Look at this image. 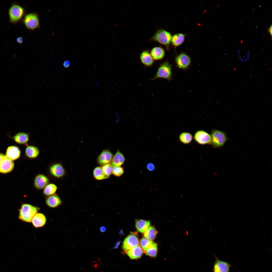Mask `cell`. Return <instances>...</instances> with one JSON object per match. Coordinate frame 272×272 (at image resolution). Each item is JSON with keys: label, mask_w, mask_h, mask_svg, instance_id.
Listing matches in <instances>:
<instances>
[{"label": "cell", "mask_w": 272, "mask_h": 272, "mask_svg": "<svg viewBox=\"0 0 272 272\" xmlns=\"http://www.w3.org/2000/svg\"><path fill=\"white\" fill-rule=\"evenodd\" d=\"M139 243L137 232H131L123 241L122 248L125 251L138 245Z\"/></svg>", "instance_id": "cell-7"}, {"label": "cell", "mask_w": 272, "mask_h": 272, "mask_svg": "<svg viewBox=\"0 0 272 272\" xmlns=\"http://www.w3.org/2000/svg\"><path fill=\"white\" fill-rule=\"evenodd\" d=\"M46 202L47 205L49 207L55 208L60 205L62 201L56 194L48 196L46 199Z\"/></svg>", "instance_id": "cell-17"}, {"label": "cell", "mask_w": 272, "mask_h": 272, "mask_svg": "<svg viewBox=\"0 0 272 272\" xmlns=\"http://www.w3.org/2000/svg\"><path fill=\"white\" fill-rule=\"evenodd\" d=\"M70 62L68 60H66L63 63V65L65 67H68L70 65Z\"/></svg>", "instance_id": "cell-35"}, {"label": "cell", "mask_w": 272, "mask_h": 272, "mask_svg": "<svg viewBox=\"0 0 272 272\" xmlns=\"http://www.w3.org/2000/svg\"><path fill=\"white\" fill-rule=\"evenodd\" d=\"M272 26L271 25L268 29V31L269 33L271 35L272 34Z\"/></svg>", "instance_id": "cell-39"}, {"label": "cell", "mask_w": 272, "mask_h": 272, "mask_svg": "<svg viewBox=\"0 0 272 272\" xmlns=\"http://www.w3.org/2000/svg\"><path fill=\"white\" fill-rule=\"evenodd\" d=\"M124 173L123 168L121 166L112 167V174L115 176L119 177L122 175Z\"/></svg>", "instance_id": "cell-33"}, {"label": "cell", "mask_w": 272, "mask_h": 272, "mask_svg": "<svg viewBox=\"0 0 272 272\" xmlns=\"http://www.w3.org/2000/svg\"><path fill=\"white\" fill-rule=\"evenodd\" d=\"M31 222L35 227H42L46 223V217L43 214L37 213L33 217Z\"/></svg>", "instance_id": "cell-19"}, {"label": "cell", "mask_w": 272, "mask_h": 272, "mask_svg": "<svg viewBox=\"0 0 272 272\" xmlns=\"http://www.w3.org/2000/svg\"><path fill=\"white\" fill-rule=\"evenodd\" d=\"M157 234V231L155 227L151 226L144 233L143 236L144 237L152 241L155 238Z\"/></svg>", "instance_id": "cell-26"}, {"label": "cell", "mask_w": 272, "mask_h": 272, "mask_svg": "<svg viewBox=\"0 0 272 272\" xmlns=\"http://www.w3.org/2000/svg\"><path fill=\"white\" fill-rule=\"evenodd\" d=\"M185 234L187 235H188V234H189V232H188V230H187L186 231V233H185Z\"/></svg>", "instance_id": "cell-40"}, {"label": "cell", "mask_w": 272, "mask_h": 272, "mask_svg": "<svg viewBox=\"0 0 272 272\" xmlns=\"http://www.w3.org/2000/svg\"><path fill=\"white\" fill-rule=\"evenodd\" d=\"M150 53L153 59L156 60L162 59L165 54L164 50L159 47H154L151 50Z\"/></svg>", "instance_id": "cell-22"}, {"label": "cell", "mask_w": 272, "mask_h": 272, "mask_svg": "<svg viewBox=\"0 0 272 272\" xmlns=\"http://www.w3.org/2000/svg\"><path fill=\"white\" fill-rule=\"evenodd\" d=\"M140 243L141 247L144 251L149 248L154 242L152 240L143 237L140 240Z\"/></svg>", "instance_id": "cell-31"}, {"label": "cell", "mask_w": 272, "mask_h": 272, "mask_svg": "<svg viewBox=\"0 0 272 272\" xmlns=\"http://www.w3.org/2000/svg\"><path fill=\"white\" fill-rule=\"evenodd\" d=\"M50 171L53 176L58 178L63 177L65 173L63 167L59 163L55 164L52 165L50 168Z\"/></svg>", "instance_id": "cell-18"}, {"label": "cell", "mask_w": 272, "mask_h": 272, "mask_svg": "<svg viewBox=\"0 0 272 272\" xmlns=\"http://www.w3.org/2000/svg\"><path fill=\"white\" fill-rule=\"evenodd\" d=\"M113 156L114 155L109 150H104L98 156L97 159V162L101 166L110 163Z\"/></svg>", "instance_id": "cell-10"}, {"label": "cell", "mask_w": 272, "mask_h": 272, "mask_svg": "<svg viewBox=\"0 0 272 272\" xmlns=\"http://www.w3.org/2000/svg\"><path fill=\"white\" fill-rule=\"evenodd\" d=\"M211 134L212 138L211 144L214 148L222 147L228 140L225 133L218 130L212 129Z\"/></svg>", "instance_id": "cell-3"}, {"label": "cell", "mask_w": 272, "mask_h": 272, "mask_svg": "<svg viewBox=\"0 0 272 272\" xmlns=\"http://www.w3.org/2000/svg\"><path fill=\"white\" fill-rule=\"evenodd\" d=\"M150 223V222L149 221L137 219L135 221V227L138 231L142 233H144L149 227Z\"/></svg>", "instance_id": "cell-21"}, {"label": "cell", "mask_w": 272, "mask_h": 272, "mask_svg": "<svg viewBox=\"0 0 272 272\" xmlns=\"http://www.w3.org/2000/svg\"><path fill=\"white\" fill-rule=\"evenodd\" d=\"M24 22L26 27L30 29H35L39 26L38 16L34 13H30L26 15L24 19Z\"/></svg>", "instance_id": "cell-8"}, {"label": "cell", "mask_w": 272, "mask_h": 272, "mask_svg": "<svg viewBox=\"0 0 272 272\" xmlns=\"http://www.w3.org/2000/svg\"><path fill=\"white\" fill-rule=\"evenodd\" d=\"M39 210L38 207L31 205L23 204L20 210L19 218L24 221L30 222L33 217L37 213Z\"/></svg>", "instance_id": "cell-1"}, {"label": "cell", "mask_w": 272, "mask_h": 272, "mask_svg": "<svg viewBox=\"0 0 272 272\" xmlns=\"http://www.w3.org/2000/svg\"><path fill=\"white\" fill-rule=\"evenodd\" d=\"M6 156V155L2 153H0V163L3 160Z\"/></svg>", "instance_id": "cell-37"}, {"label": "cell", "mask_w": 272, "mask_h": 272, "mask_svg": "<svg viewBox=\"0 0 272 272\" xmlns=\"http://www.w3.org/2000/svg\"><path fill=\"white\" fill-rule=\"evenodd\" d=\"M213 272H229L231 266L228 263L219 259L216 256Z\"/></svg>", "instance_id": "cell-11"}, {"label": "cell", "mask_w": 272, "mask_h": 272, "mask_svg": "<svg viewBox=\"0 0 272 272\" xmlns=\"http://www.w3.org/2000/svg\"><path fill=\"white\" fill-rule=\"evenodd\" d=\"M172 37L169 32L160 29L156 32L152 39L162 45L167 46L170 44Z\"/></svg>", "instance_id": "cell-5"}, {"label": "cell", "mask_w": 272, "mask_h": 272, "mask_svg": "<svg viewBox=\"0 0 272 272\" xmlns=\"http://www.w3.org/2000/svg\"><path fill=\"white\" fill-rule=\"evenodd\" d=\"M17 41L19 43H22L23 42V38L22 37H19L17 39Z\"/></svg>", "instance_id": "cell-36"}, {"label": "cell", "mask_w": 272, "mask_h": 272, "mask_svg": "<svg viewBox=\"0 0 272 272\" xmlns=\"http://www.w3.org/2000/svg\"><path fill=\"white\" fill-rule=\"evenodd\" d=\"M93 173L94 178L96 180H100L107 179L104 174L101 167H96L93 171Z\"/></svg>", "instance_id": "cell-28"}, {"label": "cell", "mask_w": 272, "mask_h": 272, "mask_svg": "<svg viewBox=\"0 0 272 272\" xmlns=\"http://www.w3.org/2000/svg\"><path fill=\"white\" fill-rule=\"evenodd\" d=\"M40 152L39 149L36 147L32 145H27L25 151L26 156L30 158H36Z\"/></svg>", "instance_id": "cell-24"}, {"label": "cell", "mask_w": 272, "mask_h": 272, "mask_svg": "<svg viewBox=\"0 0 272 272\" xmlns=\"http://www.w3.org/2000/svg\"><path fill=\"white\" fill-rule=\"evenodd\" d=\"M175 61L178 67L184 70L189 67L191 63V60L188 56L185 53H182L176 57Z\"/></svg>", "instance_id": "cell-9"}, {"label": "cell", "mask_w": 272, "mask_h": 272, "mask_svg": "<svg viewBox=\"0 0 272 272\" xmlns=\"http://www.w3.org/2000/svg\"><path fill=\"white\" fill-rule=\"evenodd\" d=\"M106 228L105 226H102L100 228V231L102 232H104L106 230Z\"/></svg>", "instance_id": "cell-38"}, {"label": "cell", "mask_w": 272, "mask_h": 272, "mask_svg": "<svg viewBox=\"0 0 272 272\" xmlns=\"http://www.w3.org/2000/svg\"><path fill=\"white\" fill-rule=\"evenodd\" d=\"M24 13V10L21 6L14 4L10 7L9 12L10 21L11 22L16 23L22 18Z\"/></svg>", "instance_id": "cell-4"}, {"label": "cell", "mask_w": 272, "mask_h": 272, "mask_svg": "<svg viewBox=\"0 0 272 272\" xmlns=\"http://www.w3.org/2000/svg\"><path fill=\"white\" fill-rule=\"evenodd\" d=\"M185 39V35L181 33H178L172 37L171 42L174 46L177 47L182 44Z\"/></svg>", "instance_id": "cell-25"}, {"label": "cell", "mask_w": 272, "mask_h": 272, "mask_svg": "<svg viewBox=\"0 0 272 272\" xmlns=\"http://www.w3.org/2000/svg\"><path fill=\"white\" fill-rule=\"evenodd\" d=\"M48 178L45 175L40 174L35 177L34 181L35 187L37 189H44L49 183Z\"/></svg>", "instance_id": "cell-13"}, {"label": "cell", "mask_w": 272, "mask_h": 272, "mask_svg": "<svg viewBox=\"0 0 272 272\" xmlns=\"http://www.w3.org/2000/svg\"><path fill=\"white\" fill-rule=\"evenodd\" d=\"M144 252L148 256L152 257H155L157 256V244L154 242L152 245Z\"/></svg>", "instance_id": "cell-30"}, {"label": "cell", "mask_w": 272, "mask_h": 272, "mask_svg": "<svg viewBox=\"0 0 272 272\" xmlns=\"http://www.w3.org/2000/svg\"><path fill=\"white\" fill-rule=\"evenodd\" d=\"M193 138L192 135L187 132H182L180 134L179 136V141L184 144L190 143L192 141Z\"/></svg>", "instance_id": "cell-27"}, {"label": "cell", "mask_w": 272, "mask_h": 272, "mask_svg": "<svg viewBox=\"0 0 272 272\" xmlns=\"http://www.w3.org/2000/svg\"><path fill=\"white\" fill-rule=\"evenodd\" d=\"M147 169L150 171H153L155 169V166L152 163H149L147 165Z\"/></svg>", "instance_id": "cell-34"}, {"label": "cell", "mask_w": 272, "mask_h": 272, "mask_svg": "<svg viewBox=\"0 0 272 272\" xmlns=\"http://www.w3.org/2000/svg\"><path fill=\"white\" fill-rule=\"evenodd\" d=\"M125 160L123 154L118 149L115 154L114 155L111 164L112 166H121L123 164Z\"/></svg>", "instance_id": "cell-20"}, {"label": "cell", "mask_w": 272, "mask_h": 272, "mask_svg": "<svg viewBox=\"0 0 272 272\" xmlns=\"http://www.w3.org/2000/svg\"><path fill=\"white\" fill-rule=\"evenodd\" d=\"M29 139L28 134L24 132H20L15 135L13 137L14 140L17 144L27 145Z\"/></svg>", "instance_id": "cell-23"}, {"label": "cell", "mask_w": 272, "mask_h": 272, "mask_svg": "<svg viewBox=\"0 0 272 272\" xmlns=\"http://www.w3.org/2000/svg\"><path fill=\"white\" fill-rule=\"evenodd\" d=\"M193 138L195 141L200 145L211 144L212 138L211 134L203 130H199L196 131L194 134Z\"/></svg>", "instance_id": "cell-6"}, {"label": "cell", "mask_w": 272, "mask_h": 272, "mask_svg": "<svg viewBox=\"0 0 272 272\" xmlns=\"http://www.w3.org/2000/svg\"><path fill=\"white\" fill-rule=\"evenodd\" d=\"M14 165L13 161L6 156L0 163V173L7 174L11 172L14 168Z\"/></svg>", "instance_id": "cell-12"}, {"label": "cell", "mask_w": 272, "mask_h": 272, "mask_svg": "<svg viewBox=\"0 0 272 272\" xmlns=\"http://www.w3.org/2000/svg\"><path fill=\"white\" fill-rule=\"evenodd\" d=\"M140 60L141 63L146 67L151 66L154 62L150 53L146 50L142 52L140 55Z\"/></svg>", "instance_id": "cell-16"}, {"label": "cell", "mask_w": 272, "mask_h": 272, "mask_svg": "<svg viewBox=\"0 0 272 272\" xmlns=\"http://www.w3.org/2000/svg\"><path fill=\"white\" fill-rule=\"evenodd\" d=\"M103 172L107 178L112 174V166L110 163L105 164L101 167Z\"/></svg>", "instance_id": "cell-32"}, {"label": "cell", "mask_w": 272, "mask_h": 272, "mask_svg": "<svg viewBox=\"0 0 272 272\" xmlns=\"http://www.w3.org/2000/svg\"><path fill=\"white\" fill-rule=\"evenodd\" d=\"M125 252L131 259H135L141 258L144 251L139 245Z\"/></svg>", "instance_id": "cell-14"}, {"label": "cell", "mask_w": 272, "mask_h": 272, "mask_svg": "<svg viewBox=\"0 0 272 272\" xmlns=\"http://www.w3.org/2000/svg\"><path fill=\"white\" fill-rule=\"evenodd\" d=\"M21 151L17 146H10L7 148L6 153V156L12 160L18 159L20 155Z\"/></svg>", "instance_id": "cell-15"}, {"label": "cell", "mask_w": 272, "mask_h": 272, "mask_svg": "<svg viewBox=\"0 0 272 272\" xmlns=\"http://www.w3.org/2000/svg\"><path fill=\"white\" fill-rule=\"evenodd\" d=\"M57 186L53 184H49L44 188L43 192L46 195L49 196L53 194L56 192Z\"/></svg>", "instance_id": "cell-29"}, {"label": "cell", "mask_w": 272, "mask_h": 272, "mask_svg": "<svg viewBox=\"0 0 272 272\" xmlns=\"http://www.w3.org/2000/svg\"><path fill=\"white\" fill-rule=\"evenodd\" d=\"M160 78L166 79L169 81L172 79V66L167 61L159 65L156 74L151 80Z\"/></svg>", "instance_id": "cell-2"}]
</instances>
